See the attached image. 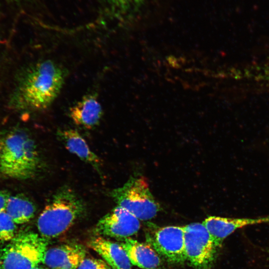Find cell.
<instances>
[{
  "instance_id": "6",
  "label": "cell",
  "mask_w": 269,
  "mask_h": 269,
  "mask_svg": "<svg viewBox=\"0 0 269 269\" xmlns=\"http://www.w3.org/2000/svg\"><path fill=\"white\" fill-rule=\"evenodd\" d=\"M186 260L197 269H206L213 263L218 248L204 225L193 223L183 226Z\"/></svg>"
},
{
  "instance_id": "18",
  "label": "cell",
  "mask_w": 269,
  "mask_h": 269,
  "mask_svg": "<svg viewBox=\"0 0 269 269\" xmlns=\"http://www.w3.org/2000/svg\"><path fill=\"white\" fill-rule=\"evenodd\" d=\"M104 261L97 259L85 258L76 269H111Z\"/></svg>"
},
{
  "instance_id": "20",
  "label": "cell",
  "mask_w": 269,
  "mask_h": 269,
  "mask_svg": "<svg viewBox=\"0 0 269 269\" xmlns=\"http://www.w3.org/2000/svg\"><path fill=\"white\" fill-rule=\"evenodd\" d=\"M32 269H50L49 268H42V267H36L34 268H33Z\"/></svg>"
},
{
  "instance_id": "8",
  "label": "cell",
  "mask_w": 269,
  "mask_h": 269,
  "mask_svg": "<svg viewBox=\"0 0 269 269\" xmlns=\"http://www.w3.org/2000/svg\"><path fill=\"white\" fill-rule=\"evenodd\" d=\"M139 220L126 209L117 206L98 221L95 232L101 236L125 239L136 233Z\"/></svg>"
},
{
  "instance_id": "11",
  "label": "cell",
  "mask_w": 269,
  "mask_h": 269,
  "mask_svg": "<svg viewBox=\"0 0 269 269\" xmlns=\"http://www.w3.org/2000/svg\"><path fill=\"white\" fill-rule=\"evenodd\" d=\"M69 114L75 124L90 129L99 124L103 111L96 95L88 94L70 108Z\"/></svg>"
},
{
  "instance_id": "10",
  "label": "cell",
  "mask_w": 269,
  "mask_h": 269,
  "mask_svg": "<svg viewBox=\"0 0 269 269\" xmlns=\"http://www.w3.org/2000/svg\"><path fill=\"white\" fill-rule=\"evenodd\" d=\"M85 256L82 246L67 244L47 249L42 262L50 269H76Z\"/></svg>"
},
{
  "instance_id": "7",
  "label": "cell",
  "mask_w": 269,
  "mask_h": 269,
  "mask_svg": "<svg viewBox=\"0 0 269 269\" xmlns=\"http://www.w3.org/2000/svg\"><path fill=\"white\" fill-rule=\"evenodd\" d=\"M146 241L158 255L168 261L181 263L186 261L183 226H169L160 228L149 234Z\"/></svg>"
},
{
  "instance_id": "19",
  "label": "cell",
  "mask_w": 269,
  "mask_h": 269,
  "mask_svg": "<svg viewBox=\"0 0 269 269\" xmlns=\"http://www.w3.org/2000/svg\"><path fill=\"white\" fill-rule=\"evenodd\" d=\"M10 195L6 191H0V213L5 210L8 198Z\"/></svg>"
},
{
  "instance_id": "21",
  "label": "cell",
  "mask_w": 269,
  "mask_h": 269,
  "mask_svg": "<svg viewBox=\"0 0 269 269\" xmlns=\"http://www.w3.org/2000/svg\"><path fill=\"white\" fill-rule=\"evenodd\" d=\"M14 0V1H19V0Z\"/></svg>"
},
{
  "instance_id": "15",
  "label": "cell",
  "mask_w": 269,
  "mask_h": 269,
  "mask_svg": "<svg viewBox=\"0 0 269 269\" xmlns=\"http://www.w3.org/2000/svg\"><path fill=\"white\" fill-rule=\"evenodd\" d=\"M144 0H103V15L109 19L125 21L138 11Z\"/></svg>"
},
{
  "instance_id": "14",
  "label": "cell",
  "mask_w": 269,
  "mask_h": 269,
  "mask_svg": "<svg viewBox=\"0 0 269 269\" xmlns=\"http://www.w3.org/2000/svg\"><path fill=\"white\" fill-rule=\"evenodd\" d=\"M58 135L71 153L92 165L97 171H101V159L92 151L86 140L77 131L71 129L59 131Z\"/></svg>"
},
{
  "instance_id": "2",
  "label": "cell",
  "mask_w": 269,
  "mask_h": 269,
  "mask_svg": "<svg viewBox=\"0 0 269 269\" xmlns=\"http://www.w3.org/2000/svg\"><path fill=\"white\" fill-rule=\"evenodd\" d=\"M36 145L26 132L16 130L0 135V173L15 179L33 177L41 167Z\"/></svg>"
},
{
  "instance_id": "13",
  "label": "cell",
  "mask_w": 269,
  "mask_h": 269,
  "mask_svg": "<svg viewBox=\"0 0 269 269\" xmlns=\"http://www.w3.org/2000/svg\"><path fill=\"white\" fill-rule=\"evenodd\" d=\"M120 244L126 252L132 265L143 269H155L160 266L159 255L149 244L129 238L123 239Z\"/></svg>"
},
{
  "instance_id": "12",
  "label": "cell",
  "mask_w": 269,
  "mask_h": 269,
  "mask_svg": "<svg viewBox=\"0 0 269 269\" xmlns=\"http://www.w3.org/2000/svg\"><path fill=\"white\" fill-rule=\"evenodd\" d=\"M89 246L96 251L112 269H131L132 263L122 246L99 237L92 239Z\"/></svg>"
},
{
  "instance_id": "1",
  "label": "cell",
  "mask_w": 269,
  "mask_h": 269,
  "mask_svg": "<svg viewBox=\"0 0 269 269\" xmlns=\"http://www.w3.org/2000/svg\"><path fill=\"white\" fill-rule=\"evenodd\" d=\"M65 78L62 67L50 60L31 66L18 86L15 98L16 106L22 110L46 109L59 94Z\"/></svg>"
},
{
  "instance_id": "9",
  "label": "cell",
  "mask_w": 269,
  "mask_h": 269,
  "mask_svg": "<svg viewBox=\"0 0 269 269\" xmlns=\"http://www.w3.org/2000/svg\"><path fill=\"white\" fill-rule=\"evenodd\" d=\"M267 223H269V217L232 218L213 216L206 218L202 224L218 248L224 239L237 229L248 226Z\"/></svg>"
},
{
  "instance_id": "5",
  "label": "cell",
  "mask_w": 269,
  "mask_h": 269,
  "mask_svg": "<svg viewBox=\"0 0 269 269\" xmlns=\"http://www.w3.org/2000/svg\"><path fill=\"white\" fill-rule=\"evenodd\" d=\"M118 205L126 209L139 220L154 218L160 210L145 179L132 177L122 186L110 193Z\"/></svg>"
},
{
  "instance_id": "16",
  "label": "cell",
  "mask_w": 269,
  "mask_h": 269,
  "mask_svg": "<svg viewBox=\"0 0 269 269\" xmlns=\"http://www.w3.org/2000/svg\"><path fill=\"white\" fill-rule=\"evenodd\" d=\"M36 211L34 204L22 195L10 196L5 211L16 224H22L30 221Z\"/></svg>"
},
{
  "instance_id": "3",
  "label": "cell",
  "mask_w": 269,
  "mask_h": 269,
  "mask_svg": "<svg viewBox=\"0 0 269 269\" xmlns=\"http://www.w3.org/2000/svg\"><path fill=\"white\" fill-rule=\"evenodd\" d=\"M86 210L82 199L68 187L59 189L40 214L37 226L40 236L54 238L65 232Z\"/></svg>"
},
{
  "instance_id": "17",
  "label": "cell",
  "mask_w": 269,
  "mask_h": 269,
  "mask_svg": "<svg viewBox=\"0 0 269 269\" xmlns=\"http://www.w3.org/2000/svg\"><path fill=\"white\" fill-rule=\"evenodd\" d=\"M16 224L4 211L0 213V244L9 242L15 236Z\"/></svg>"
},
{
  "instance_id": "4",
  "label": "cell",
  "mask_w": 269,
  "mask_h": 269,
  "mask_svg": "<svg viewBox=\"0 0 269 269\" xmlns=\"http://www.w3.org/2000/svg\"><path fill=\"white\" fill-rule=\"evenodd\" d=\"M46 239L32 232L21 233L0 249V269H32L42 262Z\"/></svg>"
}]
</instances>
